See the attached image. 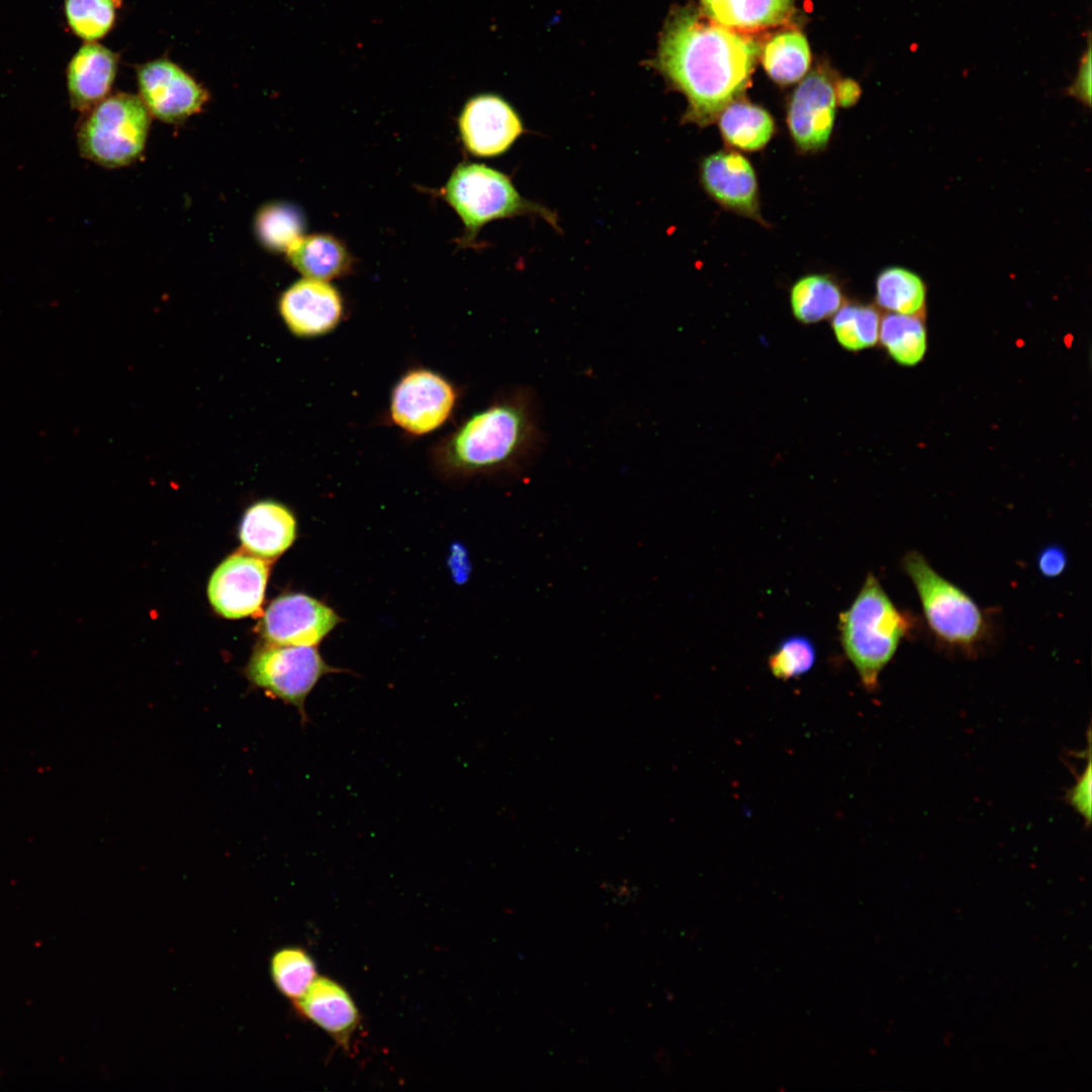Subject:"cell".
<instances>
[{
  "label": "cell",
  "instance_id": "2e32d148",
  "mask_svg": "<svg viewBox=\"0 0 1092 1092\" xmlns=\"http://www.w3.org/2000/svg\"><path fill=\"white\" fill-rule=\"evenodd\" d=\"M119 63L118 55L97 41L84 42L66 68L70 105L85 113L110 94Z\"/></svg>",
  "mask_w": 1092,
  "mask_h": 1092
},
{
  "label": "cell",
  "instance_id": "f546056e",
  "mask_svg": "<svg viewBox=\"0 0 1092 1092\" xmlns=\"http://www.w3.org/2000/svg\"><path fill=\"white\" fill-rule=\"evenodd\" d=\"M816 660L814 643L806 636L785 638L768 657V667L775 677L788 680L808 672Z\"/></svg>",
  "mask_w": 1092,
  "mask_h": 1092
},
{
  "label": "cell",
  "instance_id": "30bf717a",
  "mask_svg": "<svg viewBox=\"0 0 1092 1092\" xmlns=\"http://www.w3.org/2000/svg\"><path fill=\"white\" fill-rule=\"evenodd\" d=\"M340 622L339 615L323 602L303 594H288L269 605L259 629L271 644L315 646Z\"/></svg>",
  "mask_w": 1092,
  "mask_h": 1092
},
{
  "label": "cell",
  "instance_id": "7a4b0ae2",
  "mask_svg": "<svg viewBox=\"0 0 1092 1092\" xmlns=\"http://www.w3.org/2000/svg\"><path fill=\"white\" fill-rule=\"evenodd\" d=\"M538 441L534 397L517 388L463 419L436 442L430 460L442 477L465 479L518 466Z\"/></svg>",
  "mask_w": 1092,
  "mask_h": 1092
},
{
  "label": "cell",
  "instance_id": "ffe728a7",
  "mask_svg": "<svg viewBox=\"0 0 1092 1092\" xmlns=\"http://www.w3.org/2000/svg\"><path fill=\"white\" fill-rule=\"evenodd\" d=\"M705 14L718 24L738 31L767 28L783 22L794 0H700Z\"/></svg>",
  "mask_w": 1092,
  "mask_h": 1092
},
{
  "label": "cell",
  "instance_id": "3957f363",
  "mask_svg": "<svg viewBox=\"0 0 1092 1092\" xmlns=\"http://www.w3.org/2000/svg\"><path fill=\"white\" fill-rule=\"evenodd\" d=\"M842 648L863 688L875 692L880 674L914 628L873 573L868 574L850 607L839 616Z\"/></svg>",
  "mask_w": 1092,
  "mask_h": 1092
},
{
  "label": "cell",
  "instance_id": "e0dca14e",
  "mask_svg": "<svg viewBox=\"0 0 1092 1092\" xmlns=\"http://www.w3.org/2000/svg\"><path fill=\"white\" fill-rule=\"evenodd\" d=\"M294 1005L306 1019L348 1049L359 1026L360 1014L349 992L338 982L316 977Z\"/></svg>",
  "mask_w": 1092,
  "mask_h": 1092
},
{
  "label": "cell",
  "instance_id": "836d02e7",
  "mask_svg": "<svg viewBox=\"0 0 1092 1092\" xmlns=\"http://www.w3.org/2000/svg\"><path fill=\"white\" fill-rule=\"evenodd\" d=\"M860 93L859 85L852 80H842L835 85L836 101L844 107L854 105Z\"/></svg>",
  "mask_w": 1092,
  "mask_h": 1092
},
{
  "label": "cell",
  "instance_id": "1f68e13d",
  "mask_svg": "<svg viewBox=\"0 0 1092 1092\" xmlns=\"http://www.w3.org/2000/svg\"><path fill=\"white\" fill-rule=\"evenodd\" d=\"M1068 803L1085 819L1086 825L1091 821V759L1088 755L1087 765L1080 776L1077 777L1074 786L1067 792Z\"/></svg>",
  "mask_w": 1092,
  "mask_h": 1092
},
{
  "label": "cell",
  "instance_id": "8fae6325",
  "mask_svg": "<svg viewBox=\"0 0 1092 1092\" xmlns=\"http://www.w3.org/2000/svg\"><path fill=\"white\" fill-rule=\"evenodd\" d=\"M461 140L476 157L492 158L507 153L525 132L518 112L504 98L481 94L469 99L458 119Z\"/></svg>",
  "mask_w": 1092,
  "mask_h": 1092
},
{
  "label": "cell",
  "instance_id": "ba28073f",
  "mask_svg": "<svg viewBox=\"0 0 1092 1092\" xmlns=\"http://www.w3.org/2000/svg\"><path fill=\"white\" fill-rule=\"evenodd\" d=\"M459 391L451 380L426 367L406 370L391 389L388 418L406 436L423 437L453 416Z\"/></svg>",
  "mask_w": 1092,
  "mask_h": 1092
},
{
  "label": "cell",
  "instance_id": "7402d4cb",
  "mask_svg": "<svg viewBox=\"0 0 1092 1092\" xmlns=\"http://www.w3.org/2000/svg\"><path fill=\"white\" fill-rule=\"evenodd\" d=\"M794 316L803 324H815L834 314L843 302L839 285L829 276L812 274L800 278L790 294Z\"/></svg>",
  "mask_w": 1092,
  "mask_h": 1092
},
{
  "label": "cell",
  "instance_id": "484cf974",
  "mask_svg": "<svg viewBox=\"0 0 1092 1092\" xmlns=\"http://www.w3.org/2000/svg\"><path fill=\"white\" fill-rule=\"evenodd\" d=\"M879 336L890 356L901 365H916L925 354L926 331L916 315L887 314L881 321Z\"/></svg>",
  "mask_w": 1092,
  "mask_h": 1092
},
{
  "label": "cell",
  "instance_id": "83f0119b",
  "mask_svg": "<svg viewBox=\"0 0 1092 1092\" xmlns=\"http://www.w3.org/2000/svg\"><path fill=\"white\" fill-rule=\"evenodd\" d=\"M880 324V314L874 306L849 303L834 313L832 329L844 349L859 351L876 345Z\"/></svg>",
  "mask_w": 1092,
  "mask_h": 1092
},
{
  "label": "cell",
  "instance_id": "d6a6232c",
  "mask_svg": "<svg viewBox=\"0 0 1092 1092\" xmlns=\"http://www.w3.org/2000/svg\"><path fill=\"white\" fill-rule=\"evenodd\" d=\"M1036 566L1042 576L1046 578L1059 577L1068 566V554L1062 546L1051 544L1038 553Z\"/></svg>",
  "mask_w": 1092,
  "mask_h": 1092
},
{
  "label": "cell",
  "instance_id": "ac0fdd59",
  "mask_svg": "<svg viewBox=\"0 0 1092 1092\" xmlns=\"http://www.w3.org/2000/svg\"><path fill=\"white\" fill-rule=\"evenodd\" d=\"M296 537V521L283 505L264 500L250 507L243 517L240 539L243 547L264 560L284 553Z\"/></svg>",
  "mask_w": 1092,
  "mask_h": 1092
},
{
  "label": "cell",
  "instance_id": "44dd1931",
  "mask_svg": "<svg viewBox=\"0 0 1092 1092\" xmlns=\"http://www.w3.org/2000/svg\"><path fill=\"white\" fill-rule=\"evenodd\" d=\"M719 127L727 145L746 152L762 149L775 132L771 115L746 101H732L719 114Z\"/></svg>",
  "mask_w": 1092,
  "mask_h": 1092
},
{
  "label": "cell",
  "instance_id": "8992f818",
  "mask_svg": "<svg viewBox=\"0 0 1092 1092\" xmlns=\"http://www.w3.org/2000/svg\"><path fill=\"white\" fill-rule=\"evenodd\" d=\"M151 117L139 95L109 94L85 112L79 123L80 155L107 169L134 163L145 150Z\"/></svg>",
  "mask_w": 1092,
  "mask_h": 1092
},
{
  "label": "cell",
  "instance_id": "4fadbf2b",
  "mask_svg": "<svg viewBox=\"0 0 1092 1092\" xmlns=\"http://www.w3.org/2000/svg\"><path fill=\"white\" fill-rule=\"evenodd\" d=\"M836 104L835 85L827 73L815 70L803 79L793 93L787 114L789 131L801 151L817 152L827 146Z\"/></svg>",
  "mask_w": 1092,
  "mask_h": 1092
},
{
  "label": "cell",
  "instance_id": "7c38bea8",
  "mask_svg": "<svg viewBox=\"0 0 1092 1092\" xmlns=\"http://www.w3.org/2000/svg\"><path fill=\"white\" fill-rule=\"evenodd\" d=\"M269 566L266 560L239 552L213 571L207 594L214 611L228 619L258 613L264 600Z\"/></svg>",
  "mask_w": 1092,
  "mask_h": 1092
},
{
  "label": "cell",
  "instance_id": "4dcf8cb0",
  "mask_svg": "<svg viewBox=\"0 0 1092 1092\" xmlns=\"http://www.w3.org/2000/svg\"><path fill=\"white\" fill-rule=\"evenodd\" d=\"M1065 93L1081 102L1084 106H1091V37L1089 31L1087 48L1081 56L1077 75L1073 83L1065 89Z\"/></svg>",
  "mask_w": 1092,
  "mask_h": 1092
},
{
  "label": "cell",
  "instance_id": "5bb4252c",
  "mask_svg": "<svg viewBox=\"0 0 1092 1092\" xmlns=\"http://www.w3.org/2000/svg\"><path fill=\"white\" fill-rule=\"evenodd\" d=\"M278 307L288 330L305 339L330 334L345 314L343 298L334 285L306 277L282 293Z\"/></svg>",
  "mask_w": 1092,
  "mask_h": 1092
},
{
  "label": "cell",
  "instance_id": "4316f807",
  "mask_svg": "<svg viewBox=\"0 0 1092 1092\" xmlns=\"http://www.w3.org/2000/svg\"><path fill=\"white\" fill-rule=\"evenodd\" d=\"M121 3V0H64L66 24L85 42L97 41L113 28Z\"/></svg>",
  "mask_w": 1092,
  "mask_h": 1092
},
{
  "label": "cell",
  "instance_id": "52a82bcc",
  "mask_svg": "<svg viewBox=\"0 0 1092 1092\" xmlns=\"http://www.w3.org/2000/svg\"><path fill=\"white\" fill-rule=\"evenodd\" d=\"M346 671L330 665L314 646L268 643L253 652L245 668L251 686L274 700L296 709L301 726L309 723L305 703L327 674Z\"/></svg>",
  "mask_w": 1092,
  "mask_h": 1092
},
{
  "label": "cell",
  "instance_id": "603a6c76",
  "mask_svg": "<svg viewBox=\"0 0 1092 1092\" xmlns=\"http://www.w3.org/2000/svg\"><path fill=\"white\" fill-rule=\"evenodd\" d=\"M762 64L768 76L780 84L802 79L810 64V51L805 36L798 31L775 35L764 47Z\"/></svg>",
  "mask_w": 1092,
  "mask_h": 1092
},
{
  "label": "cell",
  "instance_id": "277c9868",
  "mask_svg": "<svg viewBox=\"0 0 1092 1092\" xmlns=\"http://www.w3.org/2000/svg\"><path fill=\"white\" fill-rule=\"evenodd\" d=\"M902 568L916 590L933 637L947 648L967 655L976 654L991 633L986 610L966 590L935 570L916 550L906 552Z\"/></svg>",
  "mask_w": 1092,
  "mask_h": 1092
},
{
  "label": "cell",
  "instance_id": "cb8c5ba5",
  "mask_svg": "<svg viewBox=\"0 0 1092 1092\" xmlns=\"http://www.w3.org/2000/svg\"><path fill=\"white\" fill-rule=\"evenodd\" d=\"M922 279L901 267L884 269L876 281V300L881 307L900 314L917 315L925 306Z\"/></svg>",
  "mask_w": 1092,
  "mask_h": 1092
},
{
  "label": "cell",
  "instance_id": "5b68a950",
  "mask_svg": "<svg viewBox=\"0 0 1092 1092\" xmlns=\"http://www.w3.org/2000/svg\"><path fill=\"white\" fill-rule=\"evenodd\" d=\"M443 194L464 223L465 244L473 243L480 229L489 221L517 216L539 217L560 230L556 212L526 199L508 175L483 164H459Z\"/></svg>",
  "mask_w": 1092,
  "mask_h": 1092
},
{
  "label": "cell",
  "instance_id": "6da1fadb",
  "mask_svg": "<svg viewBox=\"0 0 1092 1092\" xmlns=\"http://www.w3.org/2000/svg\"><path fill=\"white\" fill-rule=\"evenodd\" d=\"M756 56L750 37L681 8L664 27L657 64L688 99L682 120L706 126L746 88Z\"/></svg>",
  "mask_w": 1092,
  "mask_h": 1092
},
{
  "label": "cell",
  "instance_id": "f1b7e54d",
  "mask_svg": "<svg viewBox=\"0 0 1092 1092\" xmlns=\"http://www.w3.org/2000/svg\"><path fill=\"white\" fill-rule=\"evenodd\" d=\"M270 971L277 989L293 1002L306 992L317 977L312 958L297 946L277 950L271 959Z\"/></svg>",
  "mask_w": 1092,
  "mask_h": 1092
},
{
  "label": "cell",
  "instance_id": "9c48e42d",
  "mask_svg": "<svg viewBox=\"0 0 1092 1092\" xmlns=\"http://www.w3.org/2000/svg\"><path fill=\"white\" fill-rule=\"evenodd\" d=\"M139 96L152 116L178 123L201 111L209 99L203 86L180 66L158 59L136 68Z\"/></svg>",
  "mask_w": 1092,
  "mask_h": 1092
},
{
  "label": "cell",
  "instance_id": "d6986e66",
  "mask_svg": "<svg viewBox=\"0 0 1092 1092\" xmlns=\"http://www.w3.org/2000/svg\"><path fill=\"white\" fill-rule=\"evenodd\" d=\"M285 253L291 266L306 278L330 281L347 275L353 267L345 245L331 235L302 236Z\"/></svg>",
  "mask_w": 1092,
  "mask_h": 1092
},
{
  "label": "cell",
  "instance_id": "9a60e30c",
  "mask_svg": "<svg viewBox=\"0 0 1092 1092\" xmlns=\"http://www.w3.org/2000/svg\"><path fill=\"white\" fill-rule=\"evenodd\" d=\"M700 179L705 191L721 206L759 219L756 175L743 155L719 151L707 156L700 166Z\"/></svg>",
  "mask_w": 1092,
  "mask_h": 1092
},
{
  "label": "cell",
  "instance_id": "d4e9b609",
  "mask_svg": "<svg viewBox=\"0 0 1092 1092\" xmlns=\"http://www.w3.org/2000/svg\"><path fill=\"white\" fill-rule=\"evenodd\" d=\"M304 216L295 205L272 202L260 208L255 217V233L268 251L286 252L303 236Z\"/></svg>",
  "mask_w": 1092,
  "mask_h": 1092
}]
</instances>
